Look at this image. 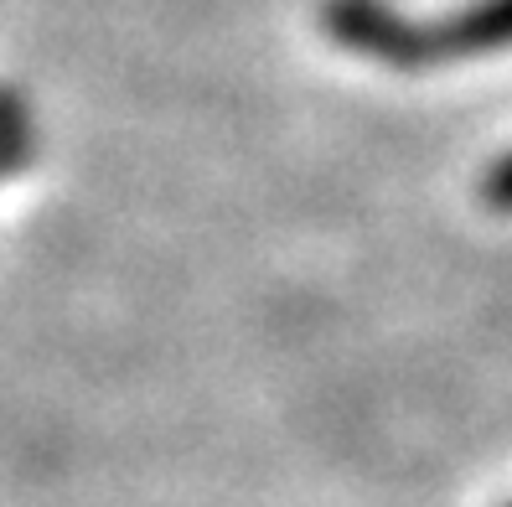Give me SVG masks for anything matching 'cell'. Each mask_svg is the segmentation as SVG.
Segmentation results:
<instances>
[{
	"label": "cell",
	"mask_w": 512,
	"mask_h": 507,
	"mask_svg": "<svg viewBox=\"0 0 512 507\" xmlns=\"http://www.w3.org/2000/svg\"><path fill=\"white\" fill-rule=\"evenodd\" d=\"M321 26L337 47H347L357 57H373V63H383V68H399V73L435 68L430 26L399 16L388 0H326Z\"/></svg>",
	"instance_id": "6da1fadb"
},
{
	"label": "cell",
	"mask_w": 512,
	"mask_h": 507,
	"mask_svg": "<svg viewBox=\"0 0 512 507\" xmlns=\"http://www.w3.org/2000/svg\"><path fill=\"white\" fill-rule=\"evenodd\" d=\"M435 63H461V57H487L512 47V0H471L456 16L430 26Z\"/></svg>",
	"instance_id": "7a4b0ae2"
},
{
	"label": "cell",
	"mask_w": 512,
	"mask_h": 507,
	"mask_svg": "<svg viewBox=\"0 0 512 507\" xmlns=\"http://www.w3.org/2000/svg\"><path fill=\"white\" fill-rule=\"evenodd\" d=\"M37 161V130H32V109L11 83H0V182L21 176Z\"/></svg>",
	"instance_id": "3957f363"
},
{
	"label": "cell",
	"mask_w": 512,
	"mask_h": 507,
	"mask_svg": "<svg viewBox=\"0 0 512 507\" xmlns=\"http://www.w3.org/2000/svg\"><path fill=\"white\" fill-rule=\"evenodd\" d=\"M481 202L492 213H512V156H502L487 176H481Z\"/></svg>",
	"instance_id": "277c9868"
},
{
	"label": "cell",
	"mask_w": 512,
	"mask_h": 507,
	"mask_svg": "<svg viewBox=\"0 0 512 507\" xmlns=\"http://www.w3.org/2000/svg\"><path fill=\"white\" fill-rule=\"evenodd\" d=\"M507 507H512V502H507Z\"/></svg>",
	"instance_id": "5b68a950"
}]
</instances>
